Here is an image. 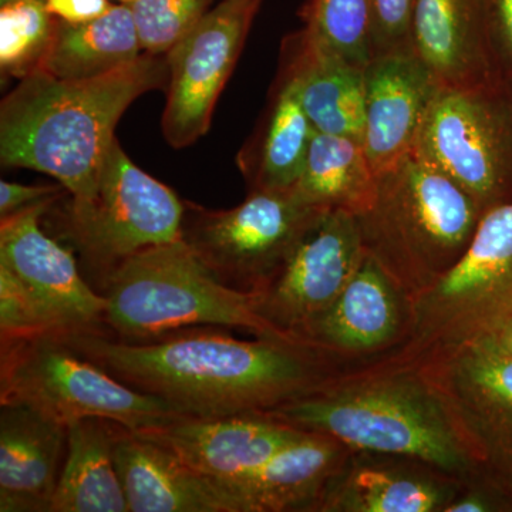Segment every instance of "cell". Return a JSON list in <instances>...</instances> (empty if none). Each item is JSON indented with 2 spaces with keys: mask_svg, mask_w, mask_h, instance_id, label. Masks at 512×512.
<instances>
[{
  "mask_svg": "<svg viewBox=\"0 0 512 512\" xmlns=\"http://www.w3.org/2000/svg\"><path fill=\"white\" fill-rule=\"evenodd\" d=\"M114 436L113 421L87 417L67 424L66 460L50 512H130Z\"/></svg>",
  "mask_w": 512,
  "mask_h": 512,
  "instance_id": "obj_25",
  "label": "cell"
},
{
  "mask_svg": "<svg viewBox=\"0 0 512 512\" xmlns=\"http://www.w3.org/2000/svg\"><path fill=\"white\" fill-rule=\"evenodd\" d=\"M303 29L346 62L366 69L373 59L369 0H306Z\"/></svg>",
  "mask_w": 512,
  "mask_h": 512,
  "instance_id": "obj_29",
  "label": "cell"
},
{
  "mask_svg": "<svg viewBox=\"0 0 512 512\" xmlns=\"http://www.w3.org/2000/svg\"><path fill=\"white\" fill-rule=\"evenodd\" d=\"M483 215L456 181L412 151L377 177L375 201L357 222L366 254L413 299L460 261Z\"/></svg>",
  "mask_w": 512,
  "mask_h": 512,
  "instance_id": "obj_4",
  "label": "cell"
},
{
  "mask_svg": "<svg viewBox=\"0 0 512 512\" xmlns=\"http://www.w3.org/2000/svg\"><path fill=\"white\" fill-rule=\"evenodd\" d=\"M212 0H137L131 3L141 46L167 55L210 10Z\"/></svg>",
  "mask_w": 512,
  "mask_h": 512,
  "instance_id": "obj_30",
  "label": "cell"
},
{
  "mask_svg": "<svg viewBox=\"0 0 512 512\" xmlns=\"http://www.w3.org/2000/svg\"><path fill=\"white\" fill-rule=\"evenodd\" d=\"M101 293L107 301L103 323L120 339H156L195 326L292 338L259 315L252 293L218 279L184 239L130 256L107 276Z\"/></svg>",
  "mask_w": 512,
  "mask_h": 512,
  "instance_id": "obj_5",
  "label": "cell"
},
{
  "mask_svg": "<svg viewBox=\"0 0 512 512\" xmlns=\"http://www.w3.org/2000/svg\"><path fill=\"white\" fill-rule=\"evenodd\" d=\"M55 204L42 202L0 218V265L35 298L53 335L99 329L106 296L87 282L72 252L43 231V217Z\"/></svg>",
  "mask_w": 512,
  "mask_h": 512,
  "instance_id": "obj_14",
  "label": "cell"
},
{
  "mask_svg": "<svg viewBox=\"0 0 512 512\" xmlns=\"http://www.w3.org/2000/svg\"><path fill=\"white\" fill-rule=\"evenodd\" d=\"M185 202L168 185L137 167L114 141L92 194L70 198L66 232L87 264L107 276L144 249L183 239Z\"/></svg>",
  "mask_w": 512,
  "mask_h": 512,
  "instance_id": "obj_8",
  "label": "cell"
},
{
  "mask_svg": "<svg viewBox=\"0 0 512 512\" xmlns=\"http://www.w3.org/2000/svg\"><path fill=\"white\" fill-rule=\"evenodd\" d=\"M143 53L133 12L120 3L90 22L59 20L39 72L62 80L94 79L133 63Z\"/></svg>",
  "mask_w": 512,
  "mask_h": 512,
  "instance_id": "obj_26",
  "label": "cell"
},
{
  "mask_svg": "<svg viewBox=\"0 0 512 512\" xmlns=\"http://www.w3.org/2000/svg\"><path fill=\"white\" fill-rule=\"evenodd\" d=\"M120 3H124V5H131V3L137 2V0H119Z\"/></svg>",
  "mask_w": 512,
  "mask_h": 512,
  "instance_id": "obj_38",
  "label": "cell"
},
{
  "mask_svg": "<svg viewBox=\"0 0 512 512\" xmlns=\"http://www.w3.org/2000/svg\"><path fill=\"white\" fill-rule=\"evenodd\" d=\"M322 208L292 190H252L229 210L185 202L183 239L225 285L255 293Z\"/></svg>",
  "mask_w": 512,
  "mask_h": 512,
  "instance_id": "obj_10",
  "label": "cell"
},
{
  "mask_svg": "<svg viewBox=\"0 0 512 512\" xmlns=\"http://www.w3.org/2000/svg\"><path fill=\"white\" fill-rule=\"evenodd\" d=\"M487 9L495 69L501 82L512 84V0H487Z\"/></svg>",
  "mask_w": 512,
  "mask_h": 512,
  "instance_id": "obj_33",
  "label": "cell"
},
{
  "mask_svg": "<svg viewBox=\"0 0 512 512\" xmlns=\"http://www.w3.org/2000/svg\"><path fill=\"white\" fill-rule=\"evenodd\" d=\"M67 426L20 403L0 406V512H50Z\"/></svg>",
  "mask_w": 512,
  "mask_h": 512,
  "instance_id": "obj_21",
  "label": "cell"
},
{
  "mask_svg": "<svg viewBox=\"0 0 512 512\" xmlns=\"http://www.w3.org/2000/svg\"><path fill=\"white\" fill-rule=\"evenodd\" d=\"M279 72L295 84L316 131L353 138L363 144L365 69L330 52L302 28L285 37Z\"/></svg>",
  "mask_w": 512,
  "mask_h": 512,
  "instance_id": "obj_22",
  "label": "cell"
},
{
  "mask_svg": "<svg viewBox=\"0 0 512 512\" xmlns=\"http://www.w3.org/2000/svg\"><path fill=\"white\" fill-rule=\"evenodd\" d=\"M363 256L356 215L320 210L278 271L252 293L256 311L279 332L302 339L303 330L335 301Z\"/></svg>",
  "mask_w": 512,
  "mask_h": 512,
  "instance_id": "obj_13",
  "label": "cell"
},
{
  "mask_svg": "<svg viewBox=\"0 0 512 512\" xmlns=\"http://www.w3.org/2000/svg\"><path fill=\"white\" fill-rule=\"evenodd\" d=\"M0 335L2 343L53 335L45 313L25 285L0 265Z\"/></svg>",
  "mask_w": 512,
  "mask_h": 512,
  "instance_id": "obj_31",
  "label": "cell"
},
{
  "mask_svg": "<svg viewBox=\"0 0 512 512\" xmlns=\"http://www.w3.org/2000/svg\"><path fill=\"white\" fill-rule=\"evenodd\" d=\"M60 336L127 386L191 419L268 413L352 369L295 338L242 340L202 329L148 340L114 339L100 329Z\"/></svg>",
  "mask_w": 512,
  "mask_h": 512,
  "instance_id": "obj_1",
  "label": "cell"
},
{
  "mask_svg": "<svg viewBox=\"0 0 512 512\" xmlns=\"http://www.w3.org/2000/svg\"><path fill=\"white\" fill-rule=\"evenodd\" d=\"M293 188L312 207L359 217L375 201L377 175L360 141L316 131Z\"/></svg>",
  "mask_w": 512,
  "mask_h": 512,
  "instance_id": "obj_27",
  "label": "cell"
},
{
  "mask_svg": "<svg viewBox=\"0 0 512 512\" xmlns=\"http://www.w3.org/2000/svg\"><path fill=\"white\" fill-rule=\"evenodd\" d=\"M484 342L491 343V345L497 346L504 352L511 353L512 355V316L507 322L503 323L493 335L488 336V338L481 339ZM480 342V340H478Z\"/></svg>",
  "mask_w": 512,
  "mask_h": 512,
  "instance_id": "obj_37",
  "label": "cell"
},
{
  "mask_svg": "<svg viewBox=\"0 0 512 512\" xmlns=\"http://www.w3.org/2000/svg\"><path fill=\"white\" fill-rule=\"evenodd\" d=\"M350 453L352 448L333 437L305 431L252 476L228 487L247 512H316Z\"/></svg>",
  "mask_w": 512,
  "mask_h": 512,
  "instance_id": "obj_23",
  "label": "cell"
},
{
  "mask_svg": "<svg viewBox=\"0 0 512 512\" xmlns=\"http://www.w3.org/2000/svg\"><path fill=\"white\" fill-rule=\"evenodd\" d=\"M373 57L412 50L416 0H369Z\"/></svg>",
  "mask_w": 512,
  "mask_h": 512,
  "instance_id": "obj_32",
  "label": "cell"
},
{
  "mask_svg": "<svg viewBox=\"0 0 512 512\" xmlns=\"http://www.w3.org/2000/svg\"><path fill=\"white\" fill-rule=\"evenodd\" d=\"M114 461L130 512H247L228 485L204 476L164 444L120 424Z\"/></svg>",
  "mask_w": 512,
  "mask_h": 512,
  "instance_id": "obj_18",
  "label": "cell"
},
{
  "mask_svg": "<svg viewBox=\"0 0 512 512\" xmlns=\"http://www.w3.org/2000/svg\"><path fill=\"white\" fill-rule=\"evenodd\" d=\"M512 316V202L484 212L467 251L412 299L400 348L377 362L414 365L488 338Z\"/></svg>",
  "mask_w": 512,
  "mask_h": 512,
  "instance_id": "obj_6",
  "label": "cell"
},
{
  "mask_svg": "<svg viewBox=\"0 0 512 512\" xmlns=\"http://www.w3.org/2000/svg\"><path fill=\"white\" fill-rule=\"evenodd\" d=\"M265 414L355 451L416 458L463 484L478 478L476 458L446 399L416 365L373 362L343 370Z\"/></svg>",
  "mask_w": 512,
  "mask_h": 512,
  "instance_id": "obj_3",
  "label": "cell"
},
{
  "mask_svg": "<svg viewBox=\"0 0 512 512\" xmlns=\"http://www.w3.org/2000/svg\"><path fill=\"white\" fill-rule=\"evenodd\" d=\"M45 0H9L0 5L2 80H23L42 69L57 29Z\"/></svg>",
  "mask_w": 512,
  "mask_h": 512,
  "instance_id": "obj_28",
  "label": "cell"
},
{
  "mask_svg": "<svg viewBox=\"0 0 512 512\" xmlns=\"http://www.w3.org/2000/svg\"><path fill=\"white\" fill-rule=\"evenodd\" d=\"M414 365L436 384L476 458L477 480L512 507V355L491 343H468Z\"/></svg>",
  "mask_w": 512,
  "mask_h": 512,
  "instance_id": "obj_11",
  "label": "cell"
},
{
  "mask_svg": "<svg viewBox=\"0 0 512 512\" xmlns=\"http://www.w3.org/2000/svg\"><path fill=\"white\" fill-rule=\"evenodd\" d=\"M138 433L164 444L204 476L231 485L252 476L305 430L261 413L178 417L160 429Z\"/></svg>",
  "mask_w": 512,
  "mask_h": 512,
  "instance_id": "obj_16",
  "label": "cell"
},
{
  "mask_svg": "<svg viewBox=\"0 0 512 512\" xmlns=\"http://www.w3.org/2000/svg\"><path fill=\"white\" fill-rule=\"evenodd\" d=\"M64 194L69 192L62 184L23 185L2 180L0 181V218L28 210L42 202L59 201Z\"/></svg>",
  "mask_w": 512,
  "mask_h": 512,
  "instance_id": "obj_34",
  "label": "cell"
},
{
  "mask_svg": "<svg viewBox=\"0 0 512 512\" xmlns=\"http://www.w3.org/2000/svg\"><path fill=\"white\" fill-rule=\"evenodd\" d=\"M512 510L510 503L490 485L480 480L461 485L444 512H493Z\"/></svg>",
  "mask_w": 512,
  "mask_h": 512,
  "instance_id": "obj_35",
  "label": "cell"
},
{
  "mask_svg": "<svg viewBox=\"0 0 512 512\" xmlns=\"http://www.w3.org/2000/svg\"><path fill=\"white\" fill-rule=\"evenodd\" d=\"M363 147L377 177L412 153L441 89L413 50L375 56L365 69Z\"/></svg>",
  "mask_w": 512,
  "mask_h": 512,
  "instance_id": "obj_19",
  "label": "cell"
},
{
  "mask_svg": "<svg viewBox=\"0 0 512 512\" xmlns=\"http://www.w3.org/2000/svg\"><path fill=\"white\" fill-rule=\"evenodd\" d=\"M262 0H221L167 53L165 140L191 146L210 130L215 104L234 72Z\"/></svg>",
  "mask_w": 512,
  "mask_h": 512,
  "instance_id": "obj_12",
  "label": "cell"
},
{
  "mask_svg": "<svg viewBox=\"0 0 512 512\" xmlns=\"http://www.w3.org/2000/svg\"><path fill=\"white\" fill-rule=\"evenodd\" d=\"M45 3L56 19L66 23L90 22L113 6L109 0H45Z\"/></svg>",
  "mask_w": 512,
  "mask_h": 512,
  "instance_id": "obj_36",
  "label": "cell"
},
{
  "mask_svg": "<svg viewBox=\"0 0 512 512\" xmlns=\"http://www.w3.org/2000/svg\"><path fill=\"white\" fill-rule=\"evenodd\" d=\"M412 50L444 89L501 82L491 49L487 0H416Z\"/></svg>",
  "mask_w": 512,
  "mask_h": 512,
  "instance_id": "obj_20",
  "label": "cell"
},
{
  "mask_svg": "<svg viewBox=\"0 0 512 512\" xmlns=\"http://www.w3.org/2000/svg\"><path fill=\"white\" fill-rule=\"evenodd\" d=\"M6 2H9V0H0V5H2V3H6Z\"/></svg>",
  "mask_w": 512,
  "mask_h": 512,
  "instance_id": "obj_39",
  "label": "cell"
},
{
  "mask_svg": "<svg viewBox=\"0 0 512 512\" xmlns=\"http://www.w3.org/2000/svg\"><path fill=\"white\" fill-rule=\"evenodd\" d=\"M461 485L416 458L352 450L316 512H444Z\"/></svg>",
  "mask_w": 512,
  "mask_h": 512,
  "instance_id": "obj_17",
  "label": "cell"
},
{
  "mask_svg": "<svg viewBox=\"0 0 512 512\" xmlns=\"http://www.w3.org/2000/svg\"><path fill=\"white\" fill-rule=\"evenodd\" d=\"M315 133L295 84L279 72L264 116L238 154V167L249 191L292 190Z\"/></svg>",
  "mask_w": 512,
  "mask_h": 512,
  "instance_id": "obj_24",
  "label": "cell"
},
{
  "mask_svg": "<svg viewBox=\"0 0 512 512\" xmlns=\"http://www.w3.org/2000/svg\"><path fill=\"white\" fill-rule=\"evenodd\" d=\"M412 325V296L366 254L345 288L302 333L352 367L369 365L400 348Z\"/></svg>",
  "mask_w": 512,
  "mask_h": 512,
  "instance_id": "obj_15",
  "label": "cell"
},
{
  "mask_svg": "<svg viewBox=\"0 0 512 512\" xmlns=\"http://www.w3.org/2000/svg\"><path fill=\"white\" fill-rule=\"evenodd\" d=\"M167 83V56L146 52L94 79L37 72L19 80L0 106V161L50 175L74 200L89 197L123 114Z\"/></svg>",
  "mask_w": 512,
  "mask_h": 512,
  "instance_id": "obj_2",
  "label": "cell"
},
{
  "mask_svg": "<svg viewBox=\"0 0 512 512\" xmlns=\"http://www.w3.org/2000/svg\"><path fill=\"white\" fill-rule=\"evenodd\" d=\"M0 403L33 407L60 423L96 417L128 430L167 426L178 414L80 355L60 335L2 343Z\"/></svg>",
  "mask_w": 512,
  "mask_h": 512,
  "instance_id": "obj_7",
  "label": "cell"
},
{
  "mask_svg": "<svg viewBox=\"0 0 512 512\" xmlns=\"http://www.w3.org/2000/svg\"><path fill=\"white\" fill-rule=\"evenodd\" d=\"M413 153L456 181L484 212L512 202V84L441 87Z\"/></svg>",
  "mask_w": 512,
  "mask_h": 512,
  "instance_id": "obj_9",
  "label": "cell"
}]
</instances>
